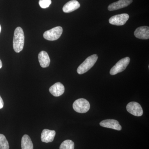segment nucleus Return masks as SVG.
I'll return each mask as SVG.
<instances>
[{"instance_id": "f257e3e1", "label": "nucleus", "mask_w": 149, "mask_h": 149, "mask_svg": "<svg viewBox=\"0 0 149 149\" xmlns=\"http://www.w3.org/2000/svg\"><path fill=\"white\" fill-rule=\"evenodd\" d=\"M24 42V36L23 29L20 27H17L15 30L13 40V49L16 53H19L23 49Z\"/></svg>"}, {"instance_id": "f03ea898", "label": "nucleus", "mask_w": 149, "mask_h": 149, "mask_svg": "<svg viewBox=\"0 0 149 149\" xmlns=\"http://www.w3.org/2000/svg\"><path fill=\"white\" fill-rule=\"evenodd\" d=\"M98 58L97 54H93L87 58L85 61L78 67L77 69V73L81 74L88 71L94 66Z\"/></svg>"}, {"instance_id": "7ed1b4c3", "label": "nucleus", "mask_w": 149, "mask_h": 149, "mask_svg": "<svg viewBox=\"0 0 149 149\" xmlns=\"http://www.w3.org/2000/svg\"><path fill=\"white\" fill-rule=\"evenodd\" d=\"M73 109L79 113H85L90 109V104L89 102L85 99H77L72 105Z\"/></svg>"}, {"instance_id": "20e7f679", "label": "nucleus", "mask_w": 149, "mask_h": 149, "mask_svg": "<svg viewBox=\"0 0 149 149\" xmlns=\"http://www.w3.org/2000/svg\"><path fill=\"white\" fill-rule=\"evenodd\" d=\"M130 61V58L128 57L121 59L112 68L110 71V74L112 75H115L124 71L128 66Z\"/></svg>"}, {"instance_id": "39448f33", "label": "nucleus", "mask_w": 149, "mask_h": 149, "mask_svg": "<svg viewBox=\"0 0 149 149\" xmlns=\"http://www.w3.org/2000/svg\"><path fill=\"white\" fill-rule=\"evenodd\" d=\"M62 32V27L58 26L46 31L44 33L43 37L46 40L49 41H55L60 38Z\"/></svg>"}, {"instance_id": "423d86ee", "label": "nucleus", "mask_w": 149, "mask_h": 149, "mask_svg": "<svg viewBox=\"0 0 149 149\" xmlns=\"http://www.w3.org/2000/svg\"><path fill=\"white\" fill-rule=\"evenodd\" d=\"M127 111L130 114L136 116L143 115V111L141 105L136 102H130L126 106Z\"/></svg>"}, {"instance_id": "0eeeda50", "label": "nucleus", "mask_w": 149, "mask_h": 149, "mask_svg": "<svg viewBox=\"0 0 149 149\" xmlns=\"http://www.w3.org/2000/svg\"><path fill=\"white\" fill-rule=\"evenodd\" d=\"M129 18L128 14L123 13L111 17L109 19V22L113 25L121 26L125 24Z\"/></svg>"}, {"instance_id": "6e6552de", "label": "nucleus", "mask_w": 149, "mask_h": 149, "mask_svg": "<svg viewBox=\"0 0 149 149\" xmlns=\"http://www.w3.org/2000/svg\"><path fill=\"white\" fill-rule=\"evenodd\" d=\"M102 127H104L117 130H120L122 129L119 122L114 119H107L102 120L100 123Z\"/></svg>"}, {"instance_id": "1a4fd4ad", "label": "nucleus", "mask_w": 149, "mask_h": 149, "mask_svg": "<svg viewBox=\"0 0 149 149\" xmlns=\"http://www.w3.org/2000/svg\"><path fill=\"white\" fill-rule=\"evenodd\" d=\"M133 2V0H119L109 6L108 9L109 11L117 10L126 7Z\"/></svg>"}, {"instance_id": "9d476101", "label": "nucleus", "mask_w": 149, "mask_h": 149, "mask_svg": "<svg viewBox=\"0 0 149 149\" xmlns=\"http://www.w3.org/2000/svg\"><path fill=\"white\" fill-rule=\"evenodd\" d=\"M136 38L142 40H148L149 38V27L148 26H142L138 27L134 32Z\"/></svg>"}, {"instance_id": "9b49d317", "label": "nucleus", "mask_w": 149, "mask_h": 149, "mask_svg": "<svg viewBox=\"0 0 149 149\" xmlns=\"http://www.w3.org/2000/svg\"><path fill=\"white\" fill-rule=\"evenodd\" d=\"M49 91L51 94L54 97H59L64 93V86L62 83L58 82L51 86Z\"/></svg>"}, {"instance_id": "f8f14e48", "label": "nucleus", "mask_w": 149, "mask_h": 149, "mask_svg": "<svg viewBox=\"0 0 149 149\" xmlns=\"http://www.w3.org/2000/svg\"><path fill=\"white\" fill-rule=\"evenodd\" d=\"M56 135V131L45 129L41 134V141L44 143H51L54 141Z\"/></svg>"}, {"instance_id": "ddd939ff", "label": "nucleus", "mask_w": 149, "mask_h": 149, "mask_svg": "<svg viewBox=\"0 0 149 149\" xmlns=\"http://www.w3.org/2000/svg\"><path fill=\"white\" fill-rule=\"evenodd\" d=\"M80 4L77 1L71 0L63 6V10L65 13H69L76 10L80 7Z\"/></svg>"}, {"instance_id": "4468645a", "label": "nucleus", "mask_w": 149, "mask_h": 149, "mask_svg": "<svg viewBox=\"0 0 149 149\" xmlns=\"http://www.w3.org/2000/svg\"><path fill=\"white\" fill-rule=\"evenodd\" d=\"M38 59L40 65L42 68H47L49 66L50 63V59L47 52L42 51L38 55Z\"/></svg>"}, {"instance_id": "2eb2a0df", "label": "nucleus", "mask_w": 149, "mask_h": 149, "mask_svg": "<svg viewBox=\"0 0 149 149\" xmlns=\"http://www.w3.org/2000/svg\"><path fill=\"white\" fill-rule=\"evenodd\" d=\"M22 149H33V144L30 137L27 135H24L21 141Z\"/></svg>"}, {"instance_id": "dca6fc26", "label": "nucleus", "mask_w": 149, "mask_h": 149, "mask_svg": "<svg viewBox=\"0 0 149 149\" xmlns=\"http://www.w3.org/2000/svg\"><path fill=\"white\" fill-rule=\"evenodd\" d=\"M60 149H74V143L70 140L63 141L60 146Z\"/></svg>"}, {"instance_id": "f3484780", "label": "nucleus", "mask_w": 149, "mask_h": 149, "mask_svg": "<svg viewBox=\"0 0 149 149\" xmlns=\"http://www.w3.org/2000/svg\"><path fill=\"white\" fill-rule=\"evenodd\" d=\"M0 149H9L8 141L5 136L0 134Z\"/></svg>"}, {"instance_id": "a211bd4d", "label": "nucleus", "mask_w": 149, "mask_h": 149, "mask_svg": "<svg viewBox=\"0 0 149 149\" xmlns=\"http://www.w3.org/2000/svg\"><path fill=\"white\" fill-rule=\"evenodd\" d=\"M39 3L40 6L42 8H47L52 3V1L51 0H40Z\"/></svg>"}, {"instance_id": "6ab92c4d", "label": "nucleus", "mask_w": 149, "mask_h": 149, "mask_svg": "<svg viewBox=\"0 0 149 149\" xmlns=\"http://www.w3.org/2000/svg\"><path fill=\"white\" fill-rule=\"evenodd\" d=\"M4 106V102L3 101L2 98L1 96H0V109H1Z\"/></svg>"}, {"instance_id": "aec40b11", "label": "nucleus", "mask_w": 149, "mask_h": 149, "mask_svg": "<svg viewBox=\"0 0 149 149\" xmlns=\"http://www.w3.org/2000/svg\"><path fill=\"white\" fill-rule=\"evenodd\" d=\"M2 67V63L0 59V69Z\"/></svg>"}, {"instance_id": "412c9836", "label": "nucleus", "mask_w": 149, "mask_h": 149, "mask_svg": "<svg viewBox=\"0 0 149 149\" xmlns=\"http://www.w3.org/2000/svg\"><path fill=\"white\" fill-rule=\"evenodd\" d=\"M1 24H0V33H1Z\"/></svg>"}]
</instances>
